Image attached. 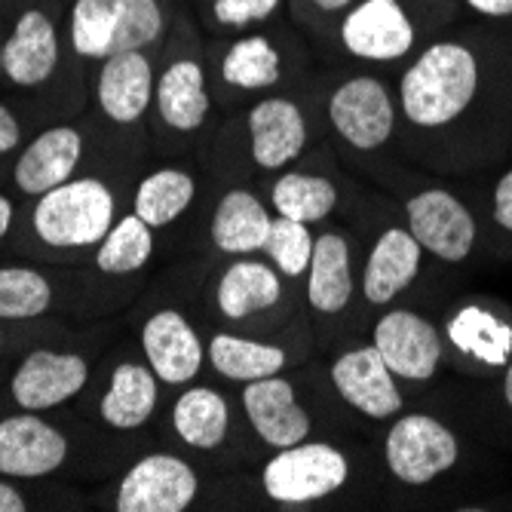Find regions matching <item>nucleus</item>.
<instances>
[{
    "mask_svg": "<svg viewBox=\"0 0 512 512\" xmlns=\"http://www.w3.org/2000/svg\"><path fill=\"white\" fill-rule=\"evenodd\" d=\"M479 92V62L470 46L436 40L399 80V108L417 129H442L467 111Z\"/></svg>",
    "mask_w": 512,
    "mask_h": 512,
    "instance_id": "nucleus-1",
    "label": "nucleus"
},
{
    "mask_svg": "<svg viewBox=\"0 0 512 512\" xmlns=\"http://www.w3.org/2000/svg\"><path fill=\"white\" fill-rule=\"evenodd\" d=\"M166 28L160 0H74L71 46L80 59L105 62L117 53L148 50Z\"/></svg>",
    "mask_w": 512,
    "mask_h": 512,
    "instance_id": "nucleus-2",
    "label": "nucleus"
},
{
    "mask_svg": "<svg viewBox=\"0 0 512 512\" xmlns=\"http://www.w3.org/2000/svg\"><path fill=\"white\" fill-rule=\"evenodd\" d=\"M114 191L99 178H68L37 197L31 212L34 234L53 249H89L114 227Z\"/></svg>",
    "mask_w": 512,
    "mask_h": 512,
    "instance_id": "nucleus-3",
    "label": "nucleus"
},
{
    "mask_svg": "<svg viewBox=\"0 0 512 512\" xmlns=\"http://www.w3.org/2000/svg\"><path fill=\"white\" fill-rule=\"evenodd\" d=\"M350 479V460L329 442H298L279 448L261 470V488L273 503L301 506L341 491Z\"/></svg>",
    "mask_w": 512,
    "mask_h": 512,
    "instance_id": "nucleus-4",
    "label": "nucleus"
},
{
    "mask_svg": "<svg viewBox=\"0 0 512 512\" xmlns=\"http://www.w3.org/2000/svg\"><path fill=\"white\" fill-rule=\"evenodd\" d=\"M384 460L402 485L421 488L457 467L460 442L430 414H402L384 439Z\"/></svg>",
    "mask_w": 512,
    "mask_h": 512,
    "instance_id": "nucleus-5",
    "label": "nucleus"
},
{
    "mask_svg": "<svg viewBox=\"0 0 512 512\" xmlns=\"http://www.w3.org/2000/svg\"><path fill=\"white\" fill-rule=\"evenodd\" d=\"M200 494V476L178 454H145L120 479L117 512H184Z\"/></svg>",
    "mask_w": 512,
    "mask_h": 512,
    "instance_id": "nucleus-6",
    "label": "nucleus"
},
{
    "mask_svg": "<svg viewBox=\"0 0 512 512\" xmlns=\"http://www.w3.org/2000/svg\"><path fill=\"white\" fill-rule=\"evenodd\" d=\"M329 123L353 151H378L396 129V105L378 77H350L329 96Z\"/></svg>",
    "mask_w": 512,
    "mask_h": 512,
    "instance_id": "nucleus-7",
    "label": "nucleus"
},
{
    "mask_svg": "<svg viewBox=\"0 0 512 512\" xmlns=\"http://www.w3.org/2000/svg\"><path fill=\"white\" fill-rule=\"evenodd\" d=\"M405 218L408 230L424 252L448 264H460L470 258L476 246V218L454 194L442 188L414 194L405 203Z\"/></svg>",
    "mask_w": 512,
    "mask_h": 512,
    "instance_id": "nucleus-8",
    "label": "nucleus"
},
{
    "mask_svg": "<svg viewBox=\"0 0 512 512\" xmlns=\"http://www.w3.org/2000/svg\"><path fill=\"white\" fill-rule=\"evenodd\" d=\"M371 347L384 356L390 371L402 381H430L442 362L439 329L408 307L390 310L375 322Z\"/></svg>",
    "mask_w": 512,
    "mask_h": 512,
    "instance_id": "nucleus-9",
    "label": "nucleus"
},
{
    "mask_svg": "<svg viewBox=\"0 0 512 512\" xmlns=\"http://www.w3.org/2000/svg\"><path fill=\"white\" fill-rule=\"evenodd\" d=\"M68 439L59 427L43 421L40 411H19L0 421V476L43 479L65 467Z\"/></svg>",
    "mask_w": 512,
    "mask_h": 512,
    "instance_id": "nucleus-10",
    "label": "nucleus"
},
{
    "mask_svg": "<svg viewBox=\"0 0 512 512\" xmlns=\"http://www.w3.org/2000/svg\"><path fill=\"white\" fill-rule=\"evenodd\" d=\"M341 43L362 62H399L414 46V25L399 0H359L341 22Z\"/></svg>",
    "mask_w": 512,
    "mask_h": 512,
    "instance_id": "nucleus-11",
    "label": "nucleus"
},
{
    "mask_svg": "<svg viewBox=\"0 0 512 512\" xmlns=\"http://www.w3.org/2000/svg\"><path fill=\"white\" fill-rule=\"evenodd\" d=\"M332 384L350 408L371 421H390L402 411L396 375L371 344L353 347L332 362Z\"/></svg>",
    "mask_w": 512,
    "mask_h": 512,
    "instance_id": "nucleus-12",
    "label": "nucleus"
},
{
    "mask_svg": "<svg viewBox=\"0 0 512 512\" xmlns=\"http://www.w3.org/2000/svg\"><path fill=\"white\" fill-rule=\"evenodd\" d=\"M89 381V362L80 353L34 350L13 371L10 393L25 411H46L71 402Z\"/></svg>",
    "mask_w": 512,
    "mask_h": 512,
    "instance_id": "nucleus-13",
    "label": "nucleus"
},
{
    "mask_svg": "<svg viewBox=\"0 0 512 512\" xmlns=\"http://www.w3.org/2000/svg\"><path fill=\"white\" fill-rule=\"evenodd\" d=\"M243 411L249 417L258 439L270 448H289L313 433V421L307 408L298 399V390L289 378L273 375L246 384L243 390Z\"/></svg>",
    "mask_w": 512,
    "mask_h": 512,
    "instance_id": "nucleus-14",
    "label": "nucleus"
},
{
    "mask_svg": "<svg viewBox=\"0 0 512 512\" xmlns=\"http://www.w3.org/2000/svg\"><path fill=\"white\" fill-rule=\"evenodd\" d=\"M142 350L160 384H191L206 362V347L181 310H157L142 329Z\"/></svg>",
    "mask_w": 512,
    "mask_h": 512,
    "instance_id": "nucleus-15",
    "label": "nucleus"
},
{
    "mask_svg": "<svg viewBox=\"0 0 512 512\" xmlns=\"http://www.w3.org/2000/svg\"><path fill=\"white\" fill-rule=\"evenodd\" d=\"M249 148L258 169L276 172L295 163L307 148L304 111L283 96H267L249 111Z\"/></svg>",
    "mask_w": 512,
    "mask_h": 512,
    "instance_id": "nucleus-16",
    "label": "nucleus"
},
{
    "mask_svg": "<svg viewBox=\"0 0 512 512\" xmlns=\"http://www.w3.org/2000/svg\"><path fill=\"white\" fill-rule=\"evenodd\" d=\"M424 249L414 240L408 227H387L375 240L362 270V298L375 307H384L396 301L408 286H414L417 273H421Z\"/></svg>",
    "mask_w": 512,
    "mask_h": 512,
    "instance_id": "nucleus-17",
    "label": "nucleus"
},
{
    "mask_svg": "<svg viewBox=\"0 0 512 512\" xmlns=\"http://www.w3.org/2000/svg\"><path fill=\"white\" fill-rule=\"evenodd\" d=\"M154 89L157 77L151 59L145 56V50H129L105 59L96 83V99L111 123L132 126L148 114Z\"/></svg>",
    "mask_w": 512,
    "mask_h": 512,
    "instance_id": "nucleus-18",
    "label": "nucleus"
},
{
    "mask_svg": "<svg viewBox=\"0 0 512 512\" xmlns=\"http://www.w3.org/2000/svg\"><path fill=\"white\" fill-rule=\"evenodd\" d=\"M83 157V135L74 126H50L22 151L13 166L16 188L28 197H43L74 178Z\"/></svg>",
    "mask_w": 512,
    "mask_h": 512,
    "instance_id": "nucleus-19",
    "label": "nucleus"
},
{
    "mask_svg": "<svg viewBox=\"0 0 512 512\" xmlns=\"http://www.w3.org/2000/svg\"><path fill=\"white\" fill-rule=\"evenodd\" d=\"M59 31L40 10H25L4 40V74L16 86H40L56 74Z\"/></svg>",
    "mask_w": 512,
    "mask_h": 512,
    "instance_id": "nucleus-20",
    "label": "nucleus"
},
{
    "mask_svg": "<svg viewBox=\"0 0 512 512\" xmlns=\"http://www.w3.org/2000/svg\"><path fill=\"white\" fill-rule=\"evenodd\" d=\"M353 289L356 283L350 243L341 230H325V234L316 237L313 258L307 267V304L322 316H335L347 310Z\"/></svg>",
    "mask_w": 512,
    "mask_h": 512,
    "instance_id": "nucleus-21",
    "label": "nucleus"
},
{
    "mask_svg": "<svg viewBox=\"0 0 512 512\" xmlns=\"http://www.w3.org/2000/svg\"><path fill=\"white\" fill-rule=\"evenodd\" d=\"M270 224H273V215L267 212V206L252 191L234 188L218 200L212 224H209V237L218 252L243 258V255L264 252Z\"/></svg>",
    "mask_w": 512,
    "mask_h": 512,
    "instance_id": "nucleus-22",
    "label": "nucleus"
},
{
    "mask_svg": "<svg viewBox=\"0 0 512 512\" xmlns=\"http://www.w3.org/2000/svg\"><path fill=\"white\" fill-rule=\"evenodd\" d=\"M283 298V283H279V270L270 261L246 258L234 261L218 279L215 304L224 319L240 322L261 310H270Z\"/></svg>",
    "mask_w": 512,
    "mask_h": 512,
    "instance_id": "nucleus-23",
    "label": "nucleus"
},
{
    "mask_svg": "<svg viewBox=\"0 0 512 512\" xmlns=\"http://www.w3.org/2000/svg\"><path fill=\"white\" fill-rule=\"evenodd\" d=\"M154 102L163 117V123L175 132H197L212 108L203 65L194 59L172 62L160 77L154 89Z\"/></svg>",
    "mask_w": 512,
    "mask_h": 512,
    "instance_id": "nucleus-24",
    "label": "nucleus"
},
{
    "mask_svg": "<svg viewBox=\"0 0 512 512\" xmlns=\"http://www.w3.org/2000/svg\"><path fill=\"white\" fill-rule=\"evenodd\" d=\"M160 399V378L151 365L142 362H120L111 371L108 390L102 396V421L114 430H138L145 427Z\"/></svg>",
    "mask_w": 512,
    "mask_h": 512,
    "instance_id": "nucleus-25",
    "label": "nucleus"
},
{
    "mask_svg": "<svg viewBox=\"0 0 512 512\" xmlns=\"http://www.w3.org/2000/svg\"><path fill=\"white\" fill-rule=\"evenodd\" d=\"M206 359L221 378L237 381V384L273 378L289 362L283 347L267 344V341H255V338L227 335V332L212 335V341L206 347Z\"/></svg>",
    "mask_w": 512,
    "mask_h": 512,
    "instance_id": "nucleus-26",
    "label": "nucleus"
},
{
    "mask_svg": "<svg viewBox=\"0 0 512 512\" xmlns=\"http://www.w3.org/2000/svg\"><path fill=\"white\" fill-rule=\"evenodd\" d=\"M175 436L197 451H215L230 430L227 399L212 387H188L172 405Z\"/></svg>",
    "mask_w": 512,
    "mask_h": 512,
    "instance_id": "nucleus-27",
    "label": "nucleus"
},
{
    "mask_svg": "<svg viewBox=\"0 0 512 512\" xmlns=\"http://www.w3.org/2000/svg\"><path fill=\"white\" fill-rule=\"evenodd\" d=\"M194 194H197L194 175L178 166H166L138 181L132 212L138 218H145L154 230L169 227L172 221H178L188 212V206L194 203Z\"/></svg>",
    "mask_w": 512,
    "mask_h": 512,
    "instance_id": "nucleus-28",
    "label": "nucleus"
},
{
    "mask_svg": "<svg viewBox=\"0 0 512 512\" xmlns=\"http://www.w3.org/2000/svg\"><path fill=\"white\" fill-rule=\"evenodd\" d=\"M448 338L457 350L485 365H506L512 356V325L485 307H463L454 313Z\"/></svg>",
    "mask_w": 512,
    "mask_h": 512,
    "instance_id": "nucleus-29",
    "label": "nucleus"
},
{
    "mask_svg": "<svg viewBox=\"0 0 512 512\" xmlns=\"http://www.w3.org/2000/svg\"><path fill=\"white\" fill-rule=\"evenodd\" d=\"M270 203H273L276 215L292 218V221H304V224H316V221H325L335 212L338 188L322 175L283 172L273 181Z\"/></svg>",
    "mask_w": 512,
    "mask_h": 512,
    "instance_id": "nucleus-30",
    "label": "nucleus"
},
{
    "mask_svg": "<svg viewBox=\"0 0 512 512\" xmlns=\"http://www.w3.org/2000/svg\"><path fill=\"white\" fill-rule=\"evenodd\" d=\"M283 77V59L267 34H246L227 46L221 59V80L246 92L270 89Z\"/></svg>",
    "mask_w": 512,
    "mask_h": 512,
    "instance_id": "nucleus-31",
    "label": "nucleus"
},
{
    "mask_svg": "<svg viewBox=\"0 0 512 512\" xmlns=\"http://www.w3.org/2000/svg\"><path fill=\"white\" fill-rule=\"evenodd\" d=\"M154 255V227L135 212L114 221L105 240L96 249V267L108 276L138 273Z\"/></svg>",
    "mask_w": 512,
    "mask_h": 512,
    "instance_id": "nucleus-32",
    "label": "nucleus"
},
{
    "mask_svg": "<svg viewBox=\"0 0 512 512\" xmlns=\"http://www.w3.org/2000/svg\"><path fill=\"white\" fill-rule=\"evenodd\" d=\"M53 307V283L34 267H0V322L34 319Z\"/></svg>",
    "mask_w": 512,
    "mask_h": 512,
    "instance_id": "nucleus-33",
    "label": "nucleus"
},
{
    "mask_svg": "<svg viewBox=\"0 0 512 512\" xmlns=\"http://www.w3.org/2000/svg\"><path fill=\"white\" fill-rule=\"evenodd\" d=\"M313 246H316V237L310 234V224L273 215L264 252L270 264L279 270V276H307Z\"/></svg>",
    "mask_w": 512,
    "mask_h": 512,
    "instance_id": "nucleus-34",
    "label": "nucleus"
},
{
    "mask_svg": "<svg viewBox=\"0 0 512 512\" xmlns=\"http://www.w3.org/2000/svg\"><path fill=\"white\" fill-rule=\"evenodd\" d=\"M283 0H212V19L221 28H249L267 22Z\"/></svg>",
    "mask_w": 512,
    "mask_h": 512,
    "instance_id": "nucleus-35",
    "label": "nucleus"
},
{
    "mask_svg": "<svg viewBox=\"0 0 512 512\" xmlns=\"http://www.w3.org/2000/svg\"><path fill=\"white\" fill-rule=\"evenodd\" d=\"M494 221L512 234V169H506L494 188Z\"/></svg>",
    "mask_w": 512,
    "mask_h": 512,
    "instance_id": "nucleus-36",
    "label": "nucleus"
},
{
    "mask_svg": "<svg viewBox=\"0 0 512 512\" xmlns=\"http://www.w3.org/2000/svg\"><path fill=\"white\" fill-rule=\"evenodd\" d=\"M22 142V126L16 120V114L0 102V157H7L10 151H16Z\"/></svg>",
    "mask_w": 512,
    "mask_h": 512,
    "instance_id": "nucleus-37",
    "label": "nucleus"
},
{
    "mask_svg": "<svg viewBox=\"0 0 512 512\" xmlns=\"http://www.w3.org/2000/svg\"><path fill=\"white\" fill-rule=\"evenodd\" d=\"M28 509V500L19 488H13L10 482H4L0 476V512H25Z\"/></svg>",
    "mask_w": 512,
    "mask_h": 512,
    "instance_id": "nucleus-38",
    "label": "nucleus"
},
{
    "mask_svg": "<svg viewBox=\"0 0 512 512\" xmlns=\"http://www.w3.org/2000/svg\"><path fill=\"white\" fill-rule=\"evenodd\" d=\"M467 7L482 16H512V0H467Z\"/></svg>",
    "mask_w": 512,
    "mask_h": 512,
    "instance_id": "nucleus-39",
    "label": "nucleus"
},
{
    "mask_svg": "<svg viewBox=\"0 0 512 512\" xmlns=\"http://www.w3.org/2000/svg\"><path fill=\"white\" fill-rule=\"evenodd\" d=\"M13 218H16V209H13V200L0 194V240H4L10 234L13 227Z\"/></svg>",
    "mask_w": 512,
    "mask_h": 512,
    "instance_id": "nucleus-40",
    "label": "nucleus"
},
{
    "mask_svg": "<svg viewBox=\"0 0 512 512\" xmlns=\"http://www.w3.org/2000/svg\"><path fill=\"white\" fill-rule=\"evenodd\" d=\"M307 4H313L322 13H341V10H350L356 0H307Z\"/></svg>",
    "mask_w": 512,
    "mask_h": 512,
    "instance_id": "nucleus-41",
    "label": "nucleus"
},
{
    "mask_svg": "<svg viewBox=\"0 0 512 512\" xmlns=\"http://www.w3.org/2000/svg\"><path fill=\"white\" fill-rule=\"evenodd\" d=\"M503 399L512 411V359L506 362V371H503Z\"/></svg>",
    "mask_w": 512,
    "mask_h": 512,
    "instance_id": "nucleus-42",
    "label": "nucleus"
},
{
    "mask_svg": "<svg viewBox=\"0 0 512 512\" xmlns=\"http://www.w3.org/2000/svg\"><path fill=\"white\" fill-rule=\"evenodd\" d=\"M0 74H4V43H0Z\"/></svg>",
    "mask_w": 512,
    "mask_h": 512,
    "instance_id": "nucleus-43",
    "label": "nucleus"
},
{
    "mask_svg": "<svg viewBox=\"0 0 512 512\" xmlns=\"http://www.w3.org/2000/svg\"><path fill=\"white\" fill-rule=\"evenodd\" d=\"M0 344H4V332H0Z\"/></svg>",
    "mask_w": 512,
    "mask_h": 512,
    "instance_id": "nucleus-44",
    "label": "nucleus"
}]
</instances>
